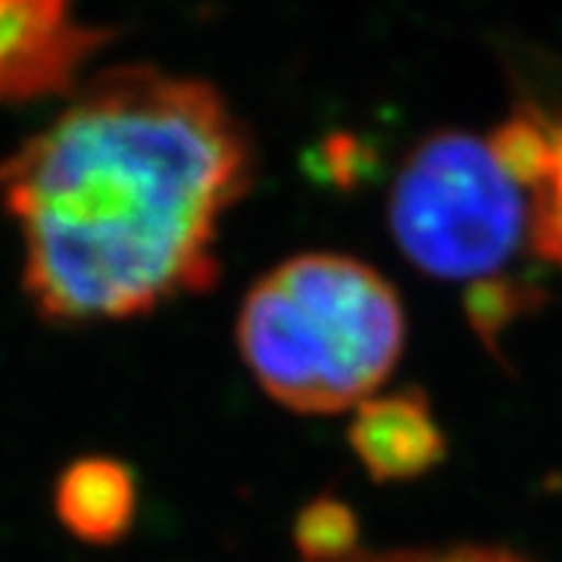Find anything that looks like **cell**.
<instances>
[{"label":"cell","mask_w":562,"mask_h":562,"mask_svg":"<svg viewBox=\"0 0 562 562\" xmlns=\"http://www.w3.org/2000/svg\"><path fill=\"white\" fill-rule=\"evenodd\" d=\"M250 140L216 88L150 66L91 79L0 162L22 232V284L44 319H125L216 281Z\"/></svg>","instance_id":"cell-1"},{"label":"cell","mask_w":562,"mask_h":562,"mask_svg":"<svg viewBox=\"0 0 562 562\" xmlns=\"http://www.w3.org/2000/svg\"><path fill=\"white\" fill-rule=\"evenodd\" d=\"M238 344L262 391L297 413H338L394 372L403 306L360 260L306 254L281 262L244 297Z\"/></svg>","instance_id":"cell-2"},{"label":"cell","mask_w":562,"mask_h":562,"mask_svg":"<svg viewBox=\"0 0 562 562\" xmlns=\"http://www.w3.org/2000/svg\"><path fill=\"white\" fill-rule=\"evenodd\" d=\"M391 232L422 272L487 288L531 244V198L475 135L443 132L413 150L391 191Z\"/></svg>","instance_id":"cell-3"},{"label":"cell","mask_w":562,"mask_h":562,"mask_svg":"<svg viewBox=\"0 0 562 562\" xmlns=\"http://www.w3.org/2000/svg\"><path fill=\"white\" fill-rule=\"evenodd\" d=\"M103 44L106 32L76 20L72 0H0V103L69 91Z\"/></svg>","instance_id":"cell-4"},{"label":"cell","mask_w":562,"mask_h":562,"mask_svg":"<svg viewBox=\"0 0 562 562\" xmlns=\"http://www.w3.org/2000/svg\"><path fill=\"white\" fill-rule=\"evenodd\" d=\"M350 443L379 482L416 479L441 460L443 438L419 394L366 401L350 425Z\"/></svg>","instance_id":"cell-5"},{"label":"cell","mask_w":562,"mask_h":562,"mask_svg":"<svg viewBox=\"0 0 562 562\" xmlns=\"http://www.w3.org/2000/svg\"><path fill=\"white\" fill-rule=\"evenodd\" d=\"M138 506L132 472L116 460H79L60 475V522L91 543H110L128 531Z\"/></svg>","instance_id":"cell-6"},{"label":"cell","mask_w":562,"mask_h":562,"mask_svg":"<svg viewBox=\"0 0 562 562\" xmlns=\"http://www.w3.org/2000/svg\"><path fill=\"white\" fill-rule=\"evenodd\" d=\"M357 525L353 516L338 503H316L303 513L297 525V547L306 562H335L353 553Z\"/></svg>","instance_id":"cell-7"},{"label":"cell","mask_w":562,"mask_h":562,"mask_svg":"<svg viewBox=\"0 0 562 562\" xmlns=\"http://www.w3.org/2000/svg\"><path fill=\"white\" fill-rule=\"evenodd\" d=\"M419 562H525L516 553L497 547H453V550H431L419 553Z\"/></svg>","instance_id":"cell-8"},{"label":"cell","mask_w":562,"mask_h":562,"mask_svg":"<svg viewBox=\"0 0 562 562\" xmlns=\"http://www.w3.org/2000/svg\"><path fill=\"white\" fill-rule=\"evenodd\" d=\"M335 562H419V553H384V557H372V553H350L344 560Z\"/></svg>","instance_id":"cell-9"}]
</instances>
